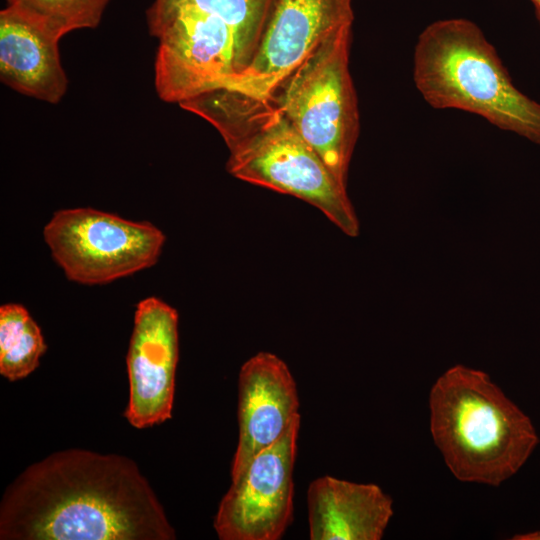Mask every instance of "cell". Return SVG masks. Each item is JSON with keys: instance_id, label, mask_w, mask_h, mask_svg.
Returning a JSON list of instances; mask_svg holds the SVG:
<instances>
[{"instance_id": "4", "label": "cell", "mask_w": 540, "mask_h": 540, "mask_svg": "<svg viewBox=\"0 0 540 540\" xmlns=\"http://www.w3.org/2000/svg\"><path fill=\"white\" fill-rule=\"evenodd\" d=\"M413 80L433 108L476 114L540 145V103L515 87L474 22L454 18L428 25L415 45Z\"/></svg>"}, {"instance_id": "7", "label": "cell", "mask_w": 540, "mask_h": 540, "mask_svg": "<svg viewBox=\"0 0 540 540\" xmlns=\"http://www.w3.org/2000/svg\"><path fill=\"white\" fill-rule=\"evenodd\" d=\"M301 417L259 452L219 503L214 529L221 540H279L293 520V471Z\"/></svg>"}, {"instance_id": "16", "label": "cell", "mask_w": 540, "mask_h": 540, "mask_svg": "<svg viewBox=\"0 0 540 540\" xmlns=\"http://www.w3.org/2000/svg\"><path fill=\"white\" fill-rule=\"evenodd\" d=\"M518 540H540V531L530 532L527 534H520L513 537Z\"/></svg>"}, {"instance_id": "11", "label": "cell", "mask_w": 540, "mask_h": 540, "mask_svg": "<svg viewBox=\"0 0 540 540\" xmlns=\"http://www.w3.org/2000/svg\"><path fill=\"white\" fill-rule=\"evenodd\" d=\"M59 39L19 9L0 11V78L11 89L50 104L61 101L68 79Z\"/></svg>"}, {"instance_id": "2", "label": "cell", "mask_w": 540, "mask_h": 540, "mask_svg": "<svg viewBox=\"0 0 540 540\" xmlns=\"http://www.w3.org/2000/svg\"><path fill=\"white\" fill-rule=\"evenodd\" d=\"M179 106L210 123L223 138L234 177L295 196L319 209L344 234L359 220L347 187L332 174L270 96L220 88Z\"/></svg>"}, {"instance_id": "18", "label": "cell", "mask_w": 540, "mask_h": 540, "mask_svg": "<svg viewBox=\"0 0 540 540\" xmlns=\"http://www.w3.org/2000/svg\"><path fill=\"white\" fill-rule=\"evenodd\" d=\"M531 1L533 2L534 5H535V4L540 5V0H531Z\"/></svg>"}, {"instance_id": "10", "label": "cell", "mask_w": 540, "mask_h": 540, "mask_svg": "<svg viewBox=\"0 0 540 540\" xmlns=\"http://www.w3.org/2000/svg\"><path fill=\"white\" fill-rule=\"evenodd\" d=\"M237 416L239 436L231 479L259 452L277 442L300 417L295 380L279 357L259 352L242 365Z\"/></svg>"}, {"instance_id": "3", "label": "cell", "mask_w": 540, "mask_h": 540, "mask_svg": "<svg viewBox=\"0 0 540 540\" xmlns=\"http://www.w3.org/2000/svg\"><path fill=\"white\" fill-rule=\"evenodd\" d=\"M429 403L434 442L461 481L498 486L539 442L530 418L483 371L451 367L434 383Z\"/></svg>"}, {"instance_id": "17", "label": "cell", "mask_w": 540, "mask_h": 540, "mask_svg": "<svg viewBox=\"0 0 540 540\" xmlns=\"http://www.w3.org/2000/svg\"><path fill=\"white\" fill-rule=\"evenodd\" d=\"M534 7H535V16H536V19H537V21H538V23H539V25H540V5L535 4Z\"/></svg>"}, {"instance_id": "8", "label": "cell", "mask_w": 540, "mask_h": 540, "mask_svg": "<svg viewBox=\"0 0 540 540\" xmlns=\"http://www.w3.org/2000/svg\"><path fill=\"white\" fill-rule=\"evenodd\" d=\"M352 0H278L244 71L226 87L271 96L321 43L352 26Z\"/></svg>"}, {"instance_id": "6", "label": "cell", "mask_w": 540, "mask_h": 540, "mask_svg": "<svg viewBox=\"0 0 540 540\" xmlns=\"http://www.w3.org/2000/svg\"><path fill=\"white\" fill-rule=\"evenodd\" d=\"M43 236L66 277L101 285L153 266L165 235L150 222H135L93 208L55 212Z\"/></svg>"}, {"instance_id": "12", "label": "cell", "mask_w": 540, "mask_h": 540, "mask_svg": "<svg viewBox=\"0 0 540 540\" xmlns=\"http://www.w3.org/2000/svg\"><path fill=\"white\" fill-rule=\"evenodd\" d=\"M307 507L311 540H379L393 515L379 486L328 475L310 483Z\"/></svg>"}, {"instance_id": "5", "label": "cell", "mask_w": 540, "mask_h": 540, "mask_svg": "<svg viewBox=\"0 0 540 540\" xmlns=\"http://www.w3.org/2000/svg\"><path fill=\"white\" fill-rule=\"evenodd\" d=\"M352 26L321 43L270 96L347 187L360 116L349 68Z\"/></svg>"}, {"instance_id": "9", "label": "cell", "mask_w": 540, "mask_h": 540, "mask_svg": "<svg viewBox=\"0 0 540 540\" xmlns=\"http://www.w3.org/2000/svg\"><path fill=\"white\" fill-rule=\"evenodd\" d=\"M178 355L177 311L156 297L138 302L126 356L129 401L124 416L133 427L171 418Z\"/></svg>"}, {"instance_id": "14", "label": "cell", "mask_w": 540, "mask_h": 540, "mask_svg": "<svg viewBox=\"0 0 540 540\" xmlns=\"http://www.w3.org/2000/svg\"><path fill=\"white\" fill-rule=\"evenodd\" d=\"M41 330L20 304L0 307V374L9 381L27 377L46 351Z\"/></svg>"}, {"instance_id": "13", "label": "cell", "mask_w": 540, "mask_h": 540, "mask_svg": "<svg viewBox=\"0 0 540 540\" xmlns=\"http://www.w3.org/2000/svg\"><path fill=\"white\" fill-rule=\"evenodd\" d=\"M278 0H153L148 10H184L228 26L250 64ZM247 65V66H248Z\"/></svg>"}, {"instance_id": "1", "label": "cell", "mask_w": 540, "mask_h": 540, "mask_svg": "<svg viewBox=\"0 0 540 540\" xmlns=\"http://www.w3.org/2000/svg\"><path fill=\"white\" fill-rule=\"evenodd\" d=\"M174 528L136 463L84 449L28 466L0 502L1 540H173Z\"/></svg>"}, {"instance_id": "15", "label": "cell", "mask_w": 540, "mask_h": 540, "mask_svg": "<svg viewBox=\"0 0 540 540\" xmlns=\"http://www.w3.org/2000/svg\"><path fill=\"white\" fill-rule=\"evenodd\" d=\"M111 0H6L61 39L79 29H93L101 22Z\"/></svg>"}]
</instances>
